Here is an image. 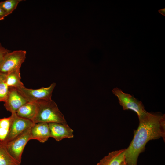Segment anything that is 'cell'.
<instances>
[{"mask_svg": "<svg viewBox=\"0 0 165 165\" xmlns=\"http://www.w3.org/2000/svg\"><path fill=\"white\" fill-rule=\"evenodd\" d=\"M138 118V129L130 145L126 149L125 161L127 165H137L139 155L149 141L162 138L165 141L164 114L146 111Z\"/></svg>", "mask_w": 165, "mask_h": 165, "instance_id": "obj_1", "label": "cell"}, {"mask_svg": "<svg viewBox=\"0 0 165 165\" xmlns=\"http://www.w3.org/2000/svg\"><path fill=\"white\" fill-rule=\"evenodd\" d=\"M37 109L32 120L35 123H57L67 124L63 114L56 103L52 100H42L36 102Z\"/></svg>", "mask_w": 165, "mask_h": 165, "instance_id": "obj_2", "label": "cell"}, {"mask_svg": "<svg viewBox=\"0 0 165 165\" xmlns=\"http://www.w3.org/2000/svg\"><path fill=\"white\" fill-rule=\"evenodd\" d=\"M112 92L118 98L120 105L124 110H131L135 112L140 117L146 111L142 102L130 95L124 93L120 89L114 88Z\"/></svg>", "mask_w": 165, "mask_h": 165, "instance_id": "obj_3", "label": "cell"}, {"mask_svg": "<svg viewBox=\"0 0 165 165\" xmlns=\"http://www.w3.org/2000/svg\"><path fill=\"white\" fill-rule=\"evenodd\" d=\"M26 52L17 50L7 53L0 64V72L4 74L20 69L26 57Z\"/></svg>", "mask_w": 165, "mask_h": 165, "instance_id": "obj_4", "label": "cell"}, {"mask_svg": "<svg viewBox=\"0 0 165 165\" xmlns=\"http://www.w3.org/2000/svg\"><path fill=\"white\" fill-rule=\"evenodd\" d=\"M56 86V83L53 82L47 87L32 89L24 86L16 89L28 102H36L42 100L52 99V93Z\"/></svg>", "mask_w": 165, "mask_h": 165, "instance_id": "obj_5", "label": "cell"}, {"mask_svg": "<svg viewBox=\"0 0 165 165\" xmlns=\"http://www.w3.org/2000/svg\"><path fill=\"white\" fill-rule=\"evenodd\" d=\"M11 116L12 120L9 133L5 141L2 143L5 145L31 128L35 124L30 120L19 116L16 113H11Z\"/></svg>", "mask_w": 165, "mask_h": 165, "instance_id": "obj_6", "label": "cell"}, {"mask_svg": "<svg viewBox=\"0 0 165 165\" xmlns=\"http://www.w3.org/2000/svg\"><path fill=\"white\" fill-rule=\"evenodd\" d=\"M30 129L31 128L26 130L5 145L9 153L20 163L24 148L28 141L31 140Z\"/></svg>", "mask_w": 165, "mask_h": 165, "instance_id": "obj_7", "label": "cell"}, {"mask_svg": "<svg viewBox=\"0 0 165 165\" xmlns=\"http://www.w3.org/2000/svg\"><path fill=\"white\" fill-rule=\"evenodd\" d=\"M26 99L15 88L9 87V91L4 106L11 113H16L23 105L27 102Z\"/></svg>", "mask_w": 165, "mask_h": 165, "instance_id": "obj_8", "label": "cell"}, {"mask_svg": "<svg viewBox=\"0 0 165 165\" xmlns=\"http://www.w3.org/2000/svg\"><path fill=\"white\" fill-rule=\"evenodd\" d=\"M50 131V137L59 141L65 138L74 137L73 130L67 124L57 123H48Z\"/></svg>", "mask_w": 165, "mask_h": 165, "instance_id": "obj_9", "label": "cell"}, {"mask_svg": "<svg viewBox=\"0 0 165 165\" xmlns=\"http://www.w3.org/2000/svg\"><path fill=\"white\" fill-rule=\"evenodd\" d=\"M30 139H35L41 143H44L50 137L48 123H35L30 129Z\"/></svg>", "mask_w": 165, "mask_h": 165, "instance_id": "obj_10", "label": "cell"}, {"mask_svg": "<svg viewBox=\"0 0 165 165\" xmlns=\"http://www.w3.org/2000/svg\"><path fill=\"white\" fill-rule=\"evenodd\" d=\"M126 148L112 151L104 157L97 165H120L125 160Z\"/></svg>", "mask_w": 165, "mask_h": 165, "instance_id": "obj_11", "label": "cell"}, {"mask_svg": "<svg viewBox=\"0 0 165 165\" xmlns=\"http://www.w3.org/2000/svg\"><path fill=\"white\" fill-rule=\"evenodd\" d=\"M37 105L36 102H27L16 112L19 116L32 121L36 114Z\"/></svg>", "mask_w": 165, "mask_h": 165, "instance_id": "obj_12", "label": "cell"}, {"mask_svg": "<svg viewBox=\"0 0 165 165\" xmlns=\"http://www.w3.org/2000/svg\"><path fill=\"white\" fill-rule=\"evenodd\" d=\"M21 79L20 69H16L6 74V82L9 87L18 89L24 86Z\"/></svg>", "mask_w": 165, "mask_h": 165, "instance_id": "obj_13", "label": "cell"}, {"mask_svg": "<svg viewBox=\"0 0 165 165\" xmlns=\"http://www.w3.org/2000/svg\"><path fill=\"white\" fill-rule=\"evenodd\" d=\"M8 151L6 145L0 142V165H21Z\"/></svg>", "mask_w": 165, "mask_h": 165, "instance_id": "obj_14", "label": "cell"}, {"mask_svg": "<svg viewBox=\"0 0 165 165\" xmlns=\"http://www.w3.org/2000/svg\"><path fill=\"white\" fill-rule=\"evenodd\" d=\"M12 120L11 116L0 118V142L3 143L9 133Z\"/></svg>", "mask_w": 165, "mask_h": 165, "instance_id": "obj_15", "label": "cell"}, {"mask_svg": "<svg viewBox=\"0 0 165 165\" xmlns=\"http://www.w3.org/2000/svg\"><path fill=\"white\" fill-rule=\"evenodd\" d=\"M22 0H7L0 2V8L8 15L11 14L16 8L18 4Z\"/></svg>", "mask_w": 165, "mask_h": 165, "instance_id": "obj_16", "label": "cell"}, {"mask_svg": "<svg viewBox=\"0 0 165 165\" xmlns=\"http://www.w3.org/2000/svg\"><path fill=\"white\" fill-rule=\"evenodd\" d=\"M6 74H5L0 81V102L6 101L9 91V87L6 82Z\"/></svg>", "mask_w": 165, "mask_h": 165, "instance_id": "obj_17", "label": "cell"}, {"mask_svg": "<svg viewBox=\"0 0 165 165\" xmlns=\"http://www.w3.org/2000/svg\"><path fill=\"white\" fill-rule=\"evenodd\" d=\"M10 51L3 47L0 43V64L3 60L5 55Z\"/></svg>", "mask_w": 165, "mask_h": 165, "instance_id": "obj_18", "label": "cell"}, {"mask_svg": "<svg viewBox=\"0 0 165 165\" xmlns=\"http://www.w3.org/2000/svg\"><path fill=\"white\" fill-rule=\"evenodd\" d=\"M7 16V14L0 8V20L4 19Z\"/></svg>", "mask_w": 165, "mask_h": 165, "instance_id": "obj_19", "label": "cell"}, {"mask_svg": "<svg viewBox=\"0 0 165 165\" xmlns=\"http://www.w3.org/2000/svg\"><path fill=\"white\" fill-rule=\"evenodd\" d=\"M163 16H165V9H161L158 11Z\"/></svg>", "mask_w": 165, "mask_h": 165, "instance_id": "obj_20", "label": "cell"}, {"mask_svg": "<svg viewBox=\"0 0 165 165\" xmlns=\"http://www.w3.org/2000/svg\"><path fill=\"white\" fill-rule=\"evenodd\" d=\"M5 74L3 73H1V72H0V81L2 77L5 75Z\"/></svg>", "mask_w": 165, "mask_h": 165, "instance_id": "obj_21", "label": "cell"}, {"mask_svg": "<svg viewBox=\"0 0 165 165\" xmlns=\"http://www.w3.org/2000/svg\"><path fill=\"white\" fill-rule=\"evenodd\" d=\"M120 165H127L125 161V160Z\"/></svg>", "mask_w": 165, "mask_h": 165, "instance_id": "obj_22", "label": "cell"}]
</instances>
